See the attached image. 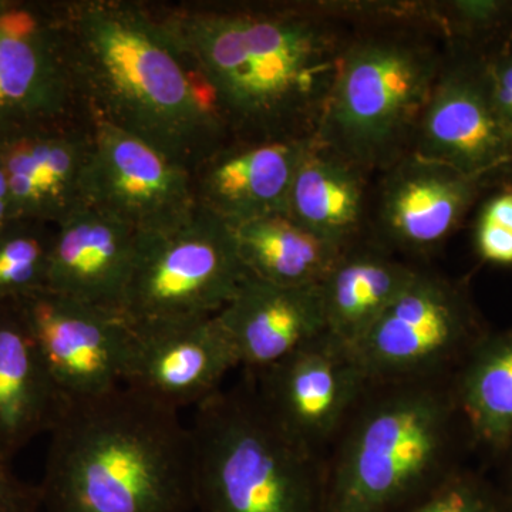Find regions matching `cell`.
Returning a JSON list of instances; mask_svg holds the SVG:
<instances>
[{"label": "cell", "mask_w": 512, "mask_h": 512, "mask_svg": "<svg viewBox=\"0 0 512 512\" xmlns=\"http://www.w3.org/2000/svg\"><path fill=\"white\" fill-rule=\"evenodd\" d=\"M242 141L315 138L356 26L332 2L164 18Z\"/></svg>", "instance_id": "1"}, {"label": "cell", "mask_w": 512, "mask_h": 512, "mask_svg": "<svg viewBox=\"0 0 512 512\" xmlns=\"http://www.w3.org/2000/svg\"><path fill=\"white\" fill-rule=\"evenodd\" d=\"M59 16L76 90L94 120L190 170L221 150L227 123L163 19L120 2L79 3Z\"/></svg>", "instance_id": "2"}, {"label": "cell", "mask_w": 512, "mask_h": 512, "mask_svg": "<svg viewBox=\"0 0 512 512\" xmlns=\"http://www.w3.org/2000/svg\"><path fill=\"white\" fill-rule=\"evenodd\" d=\"M49 436L43 511L194 510V451L180 413L120 386L67 402Z\"/></svg>", "instance_id": "3"}, {"label": "cell", "mask_w": 512, "mask_h": 512, "mask_svg": "<svg viewBox=\"0 0 512 512\" xmlns=\"http://www.w3.org/2000/svg\"><path fill=\"white\" fill-rule=\"evenodd\" d=\"M444 379L369 387L323 471V512H390L454 473L461 416Z\"/></svg>", "instance_id": "4"}, {"label": "cell", "mask_w": 512, "mask_h": 512, "mask_svg": "<svg viewBox=\"0 0 512 512\" xmlns=\"http://www.w3.org/2000/svg\"><path fill=\"white\" fill-rule=\"evenodd\" d=\"M436 33L410 23L357 26L315 140L372 174L412 154L446 59Z\"/></svg>", "instance_id": "5"}, {"label": "cell", "mask_w": 512, "mask_h": 512, "mask_svg": "<svg viewBox=\"0 0 512 512\" xmlns=\"http://www.w3.org/2000/svg\"><path fill=\"white\" fill-rule=\"evenodd\" d=\"M192 512H323V471L266 413L251 382L195 407Z\"/></svg>", "instance_id": "6"}, {"label": "cell", "mask_w": 512, "mask_h": 512, "mask_svg": "<svg viewBox=\"0 0 512 512\" xmlns=\"http://www.w3.org/2000/svg\"><path fill=\"white\" fill-rule=\"evenodd\" d=\"M247 276L235 228L198 202L163 227L137 232L123 315L210 318L228 305Z\"/></svg>", "instance_id": "7"}, {"label": "cell", "mask_w": 512, "mask_h": 512, "mask_svg": "<svg viewBox=\"0 0 512 512\" xmlns=\"http://www.w3.org/2000/svg\"><path fill=\"white\" fill-rule=\"evenodd\" d=\"M483 336L467 289L417 269L353 350L370 386L443 379Z\"/></svg>", "instance_id": "8"}, {"label": "cell", "mask_w": 512, "mask_h": 512, "mask_svg": "<svg viewBox=\"0 0 512 512\" xmlns=\"http://www.w3.org/2000/svg\"><path fill=\"white\" fill-rule=\"evenodd\" d=\"M249 376L266 413L315 456L339 436L370 387L355 350L328 330Z\"/></svg>", "instance_id": "9"}, {"label": "cell", "mask_w": 512, "mask_h": 512, "mask_svg": "<svg viewBox=\"0 0 512 512\" xmlns=\"http://www.w3.org/2000/svg\"><path fill=\"white\" fill-rule=\"evenodd\" d=\"M412 154L460 173L490 178L512 164V133L495 109L484 56L448 46Z\"/></svg>", "instance_id": "10"}, {"label": "cell", "mask_w": 512, "mask_h": 512, "mask_svg": "<svg viewBox=\"0 0 512 512\" xmlns=\"http://www.w3.org/2000/svg\"><path fill=\"white\" fill-rule=\"evenodd\" d=\"M12 305L67 402L92 399L121 386L130 333L123 313L47 288Z\"/></svg>", "instance_id": "11"}, {"label": "cell", "mask_w": 512, "mask_h": 512, "mask_svg": "<svg viewBox=\"0 0 512 512\" xmlns=\"http://www.w3.org/2000/svg\"><path fill=\"white\" fill-rule=\"evenodd\" d=\"M82 202L137 232L163 227L198 204L190 168L146 141L94 119Z\"/></svg>", "instance_id": "12"}, {"label": "cell", "mask_w": 512, "mask_h": 512, "mask_svg": "<svg viewBox=\"0 0 512 512\" xmlns=\"http://www.w3.org/2000/svg\"><path fill=\"white\" fill-rule=\"evenodd\" d=\"M128 325L121 386L174 412L220 392L222 380L238 367L217 315L128 320Z\"/></svg>", "instance_id": "13"}, {"label": "cell", "mask_w": 512, "mask_h": 512, "mask_svg": "<svg viewBox=\"0 0 512 512\" xmlns=\"http://www.w3.org/2000/svg\"><path fill=\"white\" fill-rule=\"evenodd\" d=\"M74 96L60 16L10 2L0 13V138L63 124Z\"/></svg>", "instance_id": "14"}, {"label": "cell", "mask_w": 512, "mask_h": 512, "mask_svg": "<svg viewBox=\"0 0 512 512\" xmlns=\"http://www.w3.org/2000/svg\"><path fill=\"white\" fill-rule=\"evenodd\" d=\"M375 208L379 247L430 255L466 220L490 178L409 154L384 171Z\"/></svg>", "instance_id": "15"}, {"label": "cell", "mask_w": 512, "mask_h": 512, "mask_svg": "<svg viewBox=\"0 0 512 512\" xmlns=\"http://www.w3.org/2000/svg\"><path fill=\"white\" fill-rule=\"evenodd\" d=\"M315 141H241L222 147L195 178L198 202L234 228L286 214L293 180Z\"/></svg>", "instance_id": "16"}, {"label": "cell", "mask_w": 512, "mask_h": 512, "mask_svg": "<svg viewBox=\"0 0 512 512\" xmlns=\"http://www.w3.org/2000/svg\"><path fill=\"white\" fill-rule=\"evenodd\" d=\"M137 231L89 204L55 225L46 288L123 313Z\"/></svg>", "instance_id": "17"}, {"label": "cell", "mask_w": 512, "mask_h": 512, "mask_svg": "<svg viewBox=\"0 0 512 512\" xmlns=\"http://www.w3.org/2000/svg\"><path fill=\"white\" fill-rule=\"evenodd\" d=\"M90 131L66 124L25 128L0 138V164L13 214L20 220L56 225L82 204V180Z\"/></svg>", "instance_id": "18"}, {"label": "cell", "mask_w": 512, "mask_h": 512, "mask_svg": "<svg viewBox=\"0 0 512 512\" xmlns=\"http://www.w3.org/2000/svg\"><path fill=\"white\" fill-rule=\"evenodd\" d=\"M238 367L259 372L326 332L320 285L284 286L249 275L217 315Z\"/></svg>", "instance_id": "19"}, {"label": "cell", "mask_w": 512, "mask_h": 512, "mask_svg": "<svg viewBox=\"0 0 512 512\" xmlns=\"http://www.w3.org/2000/svg\"><path fill=\"white\" fill-rule=\"evenodd\" d=\"M66 403L15 306H0V461L49 434Z\"/></svg>", "instance_id": "20"}, {"label": "cell", "mask_w": 512, "mask_h": 512, "mask_svg": "<svg viewBox=\"0 0 512 512\" xmlns=\"http://www.w3.org/2000/svg\"><path fill=\"white\" fill-rule=\"evenodd\" d=\"M369 175L315 141L293 180L286 215L348 251L359 244L369 225Z\"/></svg>", "instance_id": "21"}, {"label": "cell", "mask_w": 512, "mask_h": 512, "mask_svg": "<svg viewBox=\"0 0 512 512\" xmlns=\"http://www.w3.org/2000/svg\"><path fill=\"white\" fill-rule=\"evenodd\" d=\"M416 272L379 245L348 249L320 284L326 330L355 349Z\"/></svg>", "instance_id": "22"}, {"label": "cell", "mask_w": 512, "mask_h": 512, "mask_svg": "<svg viewBox=\"0 0 512 512\" xmlns=\"http://www.w3.org/2000/svg\"><path fill=\"white\" fill-rule=\"evenodd\" d=\"M235 237L248 274L276 285H320L346 252L286 214L239 225Z\"/></svg>", "instance_id": "23"}, {"label": "cell", "mask_w": 512, "mask_h": 512, "mask_svg": "<svg viewBox=\"0 0 512 512\" xmlns=\"http://www.w3.org/2000/svg\"><path fill=\"white\" fill-rule=\"evenodd\" d=\"M461 419L483 446L512 444V329L483 336L471 349L454 383Z\"/></svg>", "instance_id": "24"}, {"label": "cell", "mask_w": 512, "mask_h": 512, "mask_svg": "<svg viewBox=\"0 0 512 512\" xmlns=\"http://www.w3.org/2000/svg\"><path fill=\"white\" fill-rule=\"evenodd\" d=\"M431 30L448 46L481 56L512 43L511 0L430 2Z\"/></svg>", "instance_id": "25"}, {"label": "cell", "mask_w": 512, "mask_h": 512, "mask_svg": "<svg viewBox=\"0 0 512 512\" xmlns=\"http://www.w3.org/2000/svg\"><path fill=\"white\" fill-rule=\"evenodd\" d=\"M55 225L12 220L0 228V306L46 288Z\"/></svg>", "instance_id": "26"}, {"label": "cell", "mask_w": 512, "mask_h": 512, "mask_svg": "<svg viewBox=\"0 0 512 512\" xmlns=\"http://www.w3.org/2000/svg\"><path fill=\"white\" fill-rule=\"evenodd\" d=\"M476 254L491 265L512 266V184H498L488 195L473 225Z\"/></svg>", "instance_id": "27"}, {"label": "cell", "mask_w": 512, "mask_h": 512, "mask_svg": "<svg viewBox=\"0 0 512 512\" xmlns=\"http://www.w3.org/2000/svg\"><path fill=\"white\" fill-rule=\"evenodd\" d=\"M412 512H501L497 503L477 478L450 474L434 490L424 495Z\"/></svg>", "instance_id": "28"}, {"label": "cell", "mask_w": 512, "mask_h": 512, "mask_svg": "<svg viewBox=\"0 0 512 512\" xmlns=\"http://www.w3.org/2000/svg\"><path fill=\"white\" fill-rule=\"evenodd\" d=\"M495 109L512 133V43L484 56Z\"/></svg>", "instance_id": "29"}, {"label": "cell", "mask_w": 512, "mask_h": 512, "mask_svg": "<svg viewBox=\"0 0 512 512\" xmlns=\"http://www.w3.org/2000/svg\"><path fill=\"white\" fill-rule=\"evenodd\" d=\"M39 487L20 480L10 464L0 461V512H40Z\"/></svg>", "instance_id": "30"}, {"label": "cell", "mask_w": 512, "mask_h": 512, "mask_svg": "<svg viewBox=\"0 0 512 512\" xmlns=\"http://www.w3.org/2000/svg\"><path fill=\"white\" fill-rule=\"evenodd\" d=\"M12 220H16L15 214H13L12 198H10L5 171L0 164V228L5 227Z\"/></svg>", "instance_id": "31"}, {"label": "cell", "mask_w": 512, "mask_h": 512, "mask_svg": "<svg viewBox=\"0 0 512 512\" xmlns=\"http://www.w3.org/2000/svg\"><path fill=\"white\" fill-rule=\"evenodd\" d=\"M498 184H512V164L507 168V170H504L503 173L498 175L497 180H495V185Z\"/></svg>", "instance_id": "32"}, {"label": "cell", "mask_w": 512, "mask_h": 512, "mask_svg": "<svg viewBox=\"0 0 512 512\" xmlns=\"http://www.w3.org/2000/svg\"><path fill=\"white\" fill-rule=\"evenodd\" d=\"M9 5H10L9 0H0V13H2L3 10L8 9Z\"/></svg>", "instance_id": "33"}]
</instances>
